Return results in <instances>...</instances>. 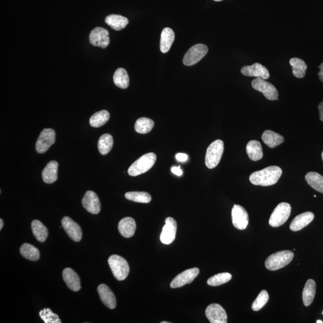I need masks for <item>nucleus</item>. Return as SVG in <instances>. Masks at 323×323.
Returning a JSON list of instances; mask_svg holds the SVG:
<instances>
[{"label": "nucleus", "instance_id": "f257e3e1", "mask_svg": "<svg viewBox=\"0 0 323 323\" xmlns=\"http://www.w3.org/2000/svg\"><path fill=\"white\" fill-rule=\"evenodd\" d=\"M282 174L281 168L270 166L251 174L249 179L256 186H269L277 183Z\"/></svg>", "mask_w": 323, "mask_h": 323}, {"label": "nucleus", "instance_id": "f03ea898", "mask_svg": "<svg viewBox=\"0 0 323 323\" xmlns=\"http://www.w3.org/2000/svg\"><path fill=\"white\" fill-rule=\"evenodd\" d=\"M292 251L284 250L272 254L265 261V266L270 270H277L288 265L294 259Z\"/></svg>", "mask_w": 323, "mask_h": 323}, {"label": "nucleus", "instance_id": "7ed1b4c3", "mask_svg": "<svg viewBox=\"0 0 323 323\" xmlns=\"http://www.w3.org/2000/svg\"><path fill=\"white\" fill-rule=\"evenodd\" d=\"M156 161V155L154 153H148L141 156L129 167V175L135 176L147 172L153 167Z\"/></svg>", "mask_w": 323, "mask_h": 323}, {"label": "nucleus", "instance_id": "20e7f679", "mask_svg": "<svg viewBox=\"0 0 323 323\" xmlns=\"http://www.w3.org/2000/svg\"><path fill=\"white\" fill-rule=\"evenodd\" d=\"M224 151V143L217 140L208 146L206 156V165L209 169H213L219 165Z\"/></svg>", "mask_w": 323, "mask_h": 323}, {"label": "nucleus", "instance_id": "39448f33", "mask_svg": "<svg viewBox=\"0 0 323 323\" xmlns=\"http://www.w3.org/2000/svg\"><path fill=\"white\" fill-rule=\"evenodd\" d=\"M108 262L115 277L118 281L125 280L129 273V264L125 259L118 255H112Z\"/></svg>", "mask_w": 323, "mask_h": 323}, {"label": "nucleus", "instance_id": "423d86ee", "mask_svg": "<svg viewBox=\"0 0 323 323\" xmlns=\"http://www.w3.org/2000/svg\"><path fill=\"white\" fill-rule=\"evenodd\" d=\"M292 207L289 204L281 203L276 207L269 221V224L274 228L282 226L291 215Z\"/></svg>", "mask_w": 323, "mask_h": 323}, {"label": "nucleus", "instance_id": "0eeeda50", "mask_svg": "<svg viewBox=\"0 0 323 323\" xmlns=\"http://www.w3.org/2000/svg\"><path fill=\"white\" fill-rule=\"evenodd\" d=\"M208 48L203 44L193 46L185 54L183 62L185 65L192 66L200 62L208 53Z\"/></svg>", "mask_w": 323, "mask_h": 323}, {"label": "nucleus", "instance_id": "6e6552de", "mask_svg": "<svg viewBox=\"0 0 323 323\" xmlns=\"http://www.w3.org/2000/svg\"><path fill=\"white\" fill-rule=\"evenodd\" d=\"M251 86L256 90L263 93L270 101L278 100V92L274 85L261 78H256L251 82Z\"/></svg>", "mask_w": 323, "mask_h": 323}, {"label": "nucleus", "instance_id": "1a4fd4ad", "mask_svg": "<svg viewBox=\"0 0 323 323\" xmlns=\"http://www.w3.org/2000/svg\"><path fill=\"white\" fill-rule=\"evenodd\" d=\"M55 132L52 129H45L38 137L36 142L35 149L38 153H44L48 150L55 142Z\"/></svg>", "mask_w": 323, "mask_h": 323}, {"label": "nucleus", "instance_id": "9d476101", "mask_svg": "<svg viewBox=\"0 0 323 323\" xmlns=\"http://www.w3.org/2000/svg\"><path fill=\"white\" fill-rule=\"evenodd\" d=\"M109 32L101 27H96L90 32L89 41L91 45L99 48H106L110 44Z\"/></svg>", "mask_w": 323, "mask_h": 323}, {"label": "nucleus", "instance_id": "9b49d317", "mask_svg": "<svg viewBox=\"0 0 323 323\" xmlns=\"http://www.w3.org/2000/svg\"><path fill=\"white\" fill-rule=\"evenodd\" d=\"M232 219L235 228L239 230L246 229L249 222V217L244 207L235 204L232 209Z\"/></svg>", "mask_w": 323, "mask_h": 323}, {"label": "nucleus", "instance_id": "f8f14e48", "mask_svg": "<svg viewBox=\"0 0 323 323\" xmlns=\"http://www.w3.org/2000/svg\"><path fill=\"white\" fill-rule=\"evenodd\" d=\"M200 274V269L197 267L184 270L178 274L171 283V288L176 289L183 287L186 284L192 283L195 278Z\"/></svg>", "mask_w": 323, "mask_h": 323}, {"label": "nucleus", "instance_id": "ddd939ff", "mask_svg": "<svg viewBox=\"0 0 323 323\" xmlns=\"http://www.w3.org/2000/svg\"><path fill=\"white\" fill-rule=\"evenodd\" d=\"M206 315L207 319L211 323H226L228 322L227 314L224 308L217 303H212L207 306Z\"/></svg>", "mask_w": 323, "mask_h": 323}, {"label": "nucleus", "instance_id": "4468645a", "mask_svg": "<svg viewBox=\"0 0 323 323\" xmlns=\"http://www.w3.org/2000/svg\"><path fill=\"white\" fill-rule=\"evenodd\" d=\"M176 221L172 217H168L165 220V225L162 229L161 235V242L163 244L169 245L171 244L176 238Z\"/></svg>", "mask_w": 323, "mask_h": 323}, {"label": "nucleus", "instance_id": "2eb2a0df", "mask_svg": "<svg viewBox=\"0 0 323 323\" xmlns=\"http://www.w3.org/2000/svg\"><path fill=\"white\" fill-rule=\"evenodd\" d=\"M241 72L245 76L255 77L264 80L268 79L270 76L268 70L259 63L244 66L241 68Z\"/></svg>", "mask_w": 323, "mask_h": 323}, {"label": "nucleus", "instance_id": "dca6fc26", "mask_svg": "<svg viewBox=\"0 0 323 323\" xmlns=\"http://www.w3.org/2000/svg\"><path fill=\"white\" fill-rule=\"evenodd\" d=\"M82 205L91 214H97L101 211V204L97 195L88 190L82 199Z\"/></svg>", "mask_w": 323, "mask_h": 323}, {"label": "nucleus", "instance_id": "f3484780", "mask_svg": "<svg viewBox=\"0 0 323 323\" xmlns=\"http://www.w3.org/2000/svg\"><path fill=\"white\" fill-rule=\"evenodd\" d=\"M61 223L62 227L71 239L75 242L81 241L82 237V229L77 223L74 222L71 218L68 217H63Z\"/></svg>", "mask_w": 323, "mask_h": 323}, {"label": "nucleus", "instance_id": "a211bd4d", "mask_svg": "<svg viewBox=\"0 0 323 323\" xmlns=\"http://www.w3.org/2000/svg\"><path fill=\"white\" fill-rule=\"evenodd\" d=\"M98 292L102 302L107 308L113 310L117 306V299L114 294L106 284H100L98 287Z\"/></svg>", "mask_w": 323, "mask_h": 323}, {"label": "nucleus", "instance_id": "6ab92c4d", "mask_svg": "<svg viewBox=\"0 0 323 323\" xmlns=\"http://www.w3.org/2000/svg\"><path fill=\"white\" fill-rule=\"evenodd\" d=\"M314 219V214L311 212H305L298 215L292 221L290 229L292 231L297 232L302 230L313 222Z\"/></svg>", "mask_w": 323, "mask_h": 323}, {"label": "nucleus", "instance_id": "aec40b11", "mask_svg": "<svg viewBox=\"0 0 323 323\" xmlns=\"http://www.w3.org/2000/svg\"><path fill=\"white\" fill-rule=\"evenodd\" d=\"M62 277L68 288L74 292H78L81 289L80 278L71 268H65L63 270Z\"/></svg>", "mask_w": 323, "mask_h": 323}, {"label": "nucleus", "instance_id": "412c9836", "mask_svg": "<svg viewBox=\"0 0 323 323\" xmlns=\"http://www.w3.org/2000/svg\"><path fill=\"white\" fill-rule=\"evenodd\" d=\"M137 225L135 220L131 217H125L120 221L118 225V231L125 238L133 236L136 230Z\"/></svg>", "mask_w": 323, "mask_h": 323}, {"label": "nucleus", "instance_id": "4be33fe9", "mask_svg": "<svg viewBox=\"0 0 323 323\" xmlns=\"http://www.w3.org/2000/svg\"><path fill=\"white\" fill-rule=\"evenodd\" d=\"M59 164L56 161L49 162L42 171L43 181L47 184H52L58 179Z\"/></svg>", "mask_w": 323, "mask_h": 323}, {"label": "nucleus", "instance_id": "5701e85b", "mask_svg": "<svg viewBox=\"0 0 323 323\" xmlns=\"http://www.w3.org/2000/svg\"><path fill=\"white\" fill-rule=\"evenodd\" d=\"M175 39V34L173 30L170 28H165L162 32L161 37V45L160 49L162 53L166 54L172 46Z\"/></svg>", "mask_w": 323, "mask_h": 323}, {"label": "nucleus", "instance_id": "b1692460", "mask_svg": "<svg viewBox=\"0 0 323 323\" xmlns=\"http://www.w3.org/2000/svg\"><path fill=\"white\" fill-rule=\"evenodd\" d=\"M106 23L116 31H120L125 29L129 24L128 19L119 15H110L107 16Z\"/></svg>", "mask_w": 323, "mask_h": 323}, {"label": "nucleus", "instance_id": "393cba45", "mask_svg": "<svg viewBox=\"0 0 323 323\" xmlns=\"http://www.w3.org/2000/svg\"><path fill=\"white\" fill-rule=\"evenodd\" d=\"M248 157L253 161H258L263 157L264 153L260 142L251 140L248 142L246 147Z\"/></svg>", "mask_w": 323, "mask_h": 323}, {"label": "nucleus", "instance_id": "a878e982", "mask_svg": "<svg viewBox=\"0 0 323 323\" xmlns=\"http://www.w3.org/2000/svg\"><path fill=\"white\" fill-rule=\"evenodd\" d=\"M316 294V284L312 279H310L305 284L303 290L302 299L305 306H310L313 303Z\"/></svg>", "mask_w": 323, "mask_h": 323}, {"label": "nucleus", "instance_id": "bb28decb", "mask_svg": "<svg viewBox=\"0 0 323 323\" xmlns=\"http://www.w3.org/2000/svg\"><path fill=\"white\" fill-rule=\"evenodd\" d=\"M262 139L265 145L272 148L281 145L284 141L282 135L270 130L265 131L262 135Z\"/></svg>", "mask_w": 323, "mask_h": 323}, {"label": "nucleus", "instance_id": "cd10ccee", "mask_svg": "<svg viewBox=\"0 0 323 323\" xmlns=\"http://www.w3.org/2000/svg\"><path fill=\"white\" fill-rule=\"evenodd\" d=\"M290 64L292 67V73L294 77L298 79H302L305 77L307 65L304 60L298 58H293L290 60Z\"/></svg>", "mask_w": 323, "mask_h": 323}, {"label": "nucleus", "instance_id": "c85d7f7f", "mask_svg": "<svg viewBox=\"0 0 323 323\" xmlns=\"http://www.w3.org/2000/svg\"><path fill=\"white\" fill-rule=\"evenodd\" d=\"M32 233L38 241L43 242L48 236V229L39 220H34L31 223Z\"/></svg>", "mask_w": 323, "mask_h": 323}, {"label": "nucleus", "instance_id": "c756f323", "mask_svg": "<svg viewBox=\"0 0 323 323\" xmlns=\"http://www.w3.org/2000/svg\"><path fill=\"white\" fill-rule=\"evenodd\" d=\"M306 181L317 192L323 193V176L316 172H310L305 176Z\"/></svg>", "mask_w": 323, "mask_h": 323}, {"label": "nucleus", "instance_id": "7c9ffc66", "mask_svg": "<svg viewBox=\"0 0 323 323\" xmlns=\"http://www.w3.org/2000/svg\"><path fill=\"white\" fill-rule=\"evenodd\" d=\"M113 81L115 85L121 89H125L129 87V78L125 69L119 68L115 71L113 76Z\"/></svg>", "mask_w": 323, "mask_h": 323}, {"label": "nucleus", "instance_id": "2f4dec72", "mask_svg": "<svg viewBox=\"0 0 323 323\" xmlns=\"http://www.w3.org/2000/svg\"><path fill=\"white\" fill-rule=\"evenodd\" d=\"M21 255L28 260L37 261L39 260L40 251L32 245L25 243L20 248Z\"/></svg>", "mask_w": 323, "mask_h": 323}, {"label": "nucleus", "instance_id": "473e14b6", "mask_svg": "<svg viewBox=\"0 0 323 323\" xmlns=\"http://www.w3.org/2000/svg\"><path fill=\"white\" fill-rule=\"evenodd\" d=\"M154 121L147 117H141L135 124V130L137 133L146 134L150 132L153 128Z\"/></svg>", "mask_w": 323, "mask_h": 323}, {"label": "nucleus", "instance_id": "72a5a7b5", "mask_svg": "<svg viewBox=\"0 0 323 323\" xmlns=\"http://www.w3.org/2000/svg\"><path fill=\"white\" fill-rule=\"evenodd\" d=\"M110 118V114L107 110L96 112L91 117L89 123L93 128H99L106 124Z\"/></svg>", "mask_w": 323, "mask_h": 323}, {"label": "nucleus", "instance_id": "f704fd0d", "mask_svg": "<svg viewBox=\"0 0 323 323\" xmlns=\"http://www.w3.org/2000/svg\"><path fill=\"white\" fill-rule=\"evenodd\" d=\"M113 146V139L111 135L105 134L99 138L98 147L99 153L106 155L111 151Z\"/></svg>", "mask_w": 323, "mask_h": 323}, {"label": "nucleus", "instance_id": "c9c22d12", "mask_svg": "<svg viewBox=\"0 0 323 323\" xmlns=\"http://www.w3.org/2000/svg\"><path fill=\"white\" fill-rule=\"evenodd\" d=\"M127 200L135 203L147 204L151 201V197L148 193L145 192H130L126 193Z\"/></svg>", "mask_w": 323, "mask_h": 323}, {"label": "nucleus", "instance_id": "e433bc0d", "mask_svg": "<svg viewBox=\"0 0 323 323\" xmlns=\"http://www.w3.org/2000/svg\"><path fill=\"white\" fill-rule=\"evenodd\" d=\"M232 275L228 272L220 273L209 278L207 281V284L210 286H219L229 282L232 279Z\"/></svg>", "mask_w": 323, "mask_h": 323}, {"label": "nucleus", "instance_id": "4c0bfd02", "mask_svg": "<svg viewBox=\"0 0 323 323\" xmlns=\"http://www.w3.org/2000/svg\"><path fill=\"white\" fill-rule=\"evenodd\" d=\"M269 294L266 291H262L260 294L254 301L252 305V310L255 311L261 310L264 306L268 302Z\"/></svg>", "mask_w": 323, "mask_h": 323}, {"label": "nucleus", "instance_id": "58836bf2", "mask_svg": "<svg viewBox=\"0 0 323 323\" xmlns=\"http://www.w3.org/2000/svg\"><path fill=\"white\" fill-rule=\"evenodd\" d=\"M41 319L45 323H61L59 316L55 314L49 308H45L39 313Z\"/></svg>", "mask_w": 323, "mask_h": 323}, {"label": "nucleus", "instance_id": "ea45409f", "mask_svg": "<svg viewBox=\"0 0 323 323\" xmlns=\"http://www.w3.org/2000/svg\"><path fill=\"white\" fill-rule=\"evenodd\" d=\"M176 158L178 161L183 162L187 161L188 156L186 154L179 153L176 154Z\"/></svg>", "mask_w": 323, "mask_h": 323}, {"label": "nucleus", "instance_id": "a19ab883", "mask_svg": "<svg viewBox=\"0 0 323 323\" xmlns=\"http://www.w3.org/2000/svg\"><path fill=\"white\" fill-rule=\"evenodd\" d=\"M171 171H172L173 174H175V175L178 176H181L183 175V171H182L181 168L179 166L172 167V168H171Z\"/></svg>", "mask_w": 323, "mask_h": 323}, {"label": "nucleus", "instance_id": "79ce46f5", "mask_svg": "<svg viewBox=\"0 0 323 323\" xmlns=\"http://www.w3.org/2000/svg\"><path fill=\"white\" fill-rule=\"evenodd\" d=\"M319 110L320 114V119L323 121V101L319 104Z\"/></svg>", "mask_w": 323, "mask_h": 323}, {"label": "nucleus", "instance_id": "37998d69", "mask_svg": "<svg viewBox=\"0 0 323 323\" xmlns=\"http://www.w3.org/2000/svg\"><path fill=\"white\" fill-rule=\"evenodd\" d=\"M320 69V71L318 74L320 81L323 83V63L318 67Z\"/></svg>", "mask_w": 323, "mask_h": 323}, {"label": "nucleus", "instance_id": "c03bdc74", "mask_svg": "<svg viewBox=\"0 0 323 323\" xmlns=\"http://www.w3.org/2000/svg\"><path fill=\"white\" fill-rule=\"evenodd\" d=\"M2 227H3V221L1 219H0V230H1Z\"/></svg>", "mask_w": 323, "mask_h": 323}, {"label": "nucleus", "instance_id": "a18cd8bd", "mask_svg": "<svg viewBox=\"0 0 323 323\" xmlns=\"http://www.w3.org/2000/svg\"><path fill=\"white\" fill-rule=\"evenodd\" d=\"M317 323H323V322L321 321V320H318V321H317Z\"/></svg>", "mask_w": 323, "mask_h": 323}, {"label": "nucleus", "instance_id": "49530a36", "mask_svg": "<svg viewBox=\"0 0 323 323\" xmlns=\"http://www.w3.org/2000/svg\"><path fill=\"white\" fill-rule=\"evenodd\" d=\"M214 1H217V2H219V1H222V0H214Z\"/></svg>", "mask_w": 323, "mask_h": 323}, {"label": "nucleus", "instance_id": "de8ad7c7", "mask_svg": "<svg viewBox=\"0 0 323 323\" xmlns=\"http://www.w3.org/2000/svg\"><path fill=\"white\" fill-rule=\"evenodd\" d=\"M161 323H170V322H162Z\"/></svg>", "mask_w": 323, "mask_h": 323}, {"label": "nucleus", "instance_id": "09e8293b", "mask_svg": "<svg viewBox=\"0 0 323 323\" xmlns=\"http://www.w3.org/2000/svg\"><path fill=\"white\" fill-rule=\"evenodd\" d=\"M322 159H323V152H322Z\"/></svg>", "mask_w": 323, "mask_h": 323}, {"label": "nucleus", "instance_id": "8fccbe9b", "mask_svg": "<svg viewBox=\"0 0 323 323\" xmlns=\"http://www.w3.org/2000/svg\"><path fill=\"white\" fill-rule=\"evenodd\" d=\"M314 198H317V196L314 195Z\"/></svg>", "mask_w": 323, "mask_h": 323}, {"label": "nucleus", "instance_id": "3c124183", "mask_svg": "<svg viewBox=\"0 0 323 323\" xmlns=\"http://www.w3.org/2000/svg\"></svg>", "mask_w": 323, "mask_h": 323}]
</instances>
